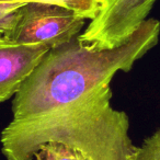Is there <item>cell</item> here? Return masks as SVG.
Here are the masks:
<instances>
[{
    "label": "cell",
    "mask_w": 160,
    "mask_h": 160,
    "mask_svg": "<svg viewBox=\"0 0 160 160\" xmlns=\"http://www.w3.org/2000/svg\"><path fill=\"white\" fill-rule=\"evenodd\" d=\"M110 83L34 115L12 118L0 136L7 160H33L41 145L64 142L88 160H134L129 118L111 105Z\"/></svg>",
    "instance_id": "6da1fadb"
},
{
    "label": "cell",
    "mask_w": 160,
    "mask_h": 160,
    "mask_svg": "<svg viewBox=\"0 0 160 160\" xmlns=\"http://www.w3.org/2000/svg\"><path fill=\"white\" fill-rule=\"evenodd\" d=\"M159 35L160 21L147 18L128 41L115 48L89 51L80 44L78 35L49 49L14 96L13 118L65 104L103 83H111L118 71H131L158 44Z\"/></svg>",
    "instance_id": "7a4b0ae2"
},
{
    "label": "cell",
    "mask_w": 160,
    "mask_h": 160,
    "mask_svg": "<svg viewBox=\"0 0 160 160\" xmlns=\"http://www.w3.org/2000/svg\"><path fill=\"white\" fill-rule=\"evenodd\" d=\"M83 17L53 3L28 2L6 40L21 45H45L55 48L81 33L86 24Z\"/></svg>",
    "instance_id": "3957f363"
},
{
    "label": "cell",
    "mask_w": 160,
    "mask_h": 160,
    "mask_svg": "<svg viewBox=\"0 0 160 160\" xmlns=\"http://www.w3.org/2000/svg\"><path fill=\"white\" fill-rule=\"evenodd\" d=\"M157 0H105L102 11L78 36L80 44L92 52L124 44L147 19Z\"/></svg>",
    "instance_id": "277c9868"
},
{
    "label": "cell",
    "mask_w": 160,
    "mask_h": 160,
    "mask_svg": "<svg viewBox=\"0 0 160 160\" xmlns=\"http://www.w3.org/2000/svg\"><path fill=\"white\" fill-rule=\"evenodd\" d=\"M49 47L21 45L0 38V103L16 96Z\"/></svg>",
    "instance_id": "5b68a950"
},
{
    "label": "cell",
    "mask_w": 160,
    "mask_h": 160,
    "mask_svg": "<svg viewBox=\"0 0 160 160\" xmlns=\"http://www.w3.org/2000/svg\"><path fill=\"white\" fill-rule=\"evenodd\" d=\"M0 2H44L70 9L87 20H93L100 14L105 0H0Z\"/></svg>",
    "instance_id": "8992f818"
},
{
    "label": "cell",
    "mask_w": 160,
    "mask_h": 160,
    "mask_svg": "<svg viewBox=\"0 0 160 160\" xmlns=\"http://www.w3.org/2000/svg\"><path fill=\"white\" fill-rule=\"evenodd\" d=\"M34 158L35 160H88L79 150L58 142H47L41 145Z\"/></svg>",
    "instance_id": "52a82bcc"
},
{
    "label": "cell",
    "mask_w": 160,
    "mask_h": 160,
    "mask_svg": "<svg viewBox=\"0 0 160 160\" xmlns=\"http://www.w3.org/2000/svg\"><path fill=\"white\" fill-rule=\"evenodd\" d=\"M24 2H0V38H7L20 17Z\"/></svg>",
    "instance_id": "ba28073f"
},
{
    "label": "cell",
    "mask_w": 160,
    "mask_h": 160,
    "mask_svg": "<svg viewBox=\"0 0 160 160\" xmlns=\"http://www.w3.org/2000/svg\"><path fill=\"white\" fill-rule=\"evenodd\" d=\"M134 160H160V128L137 147Z\"/></svg>",
    "instance_id": "9c48e42d"
}]
</instances>
